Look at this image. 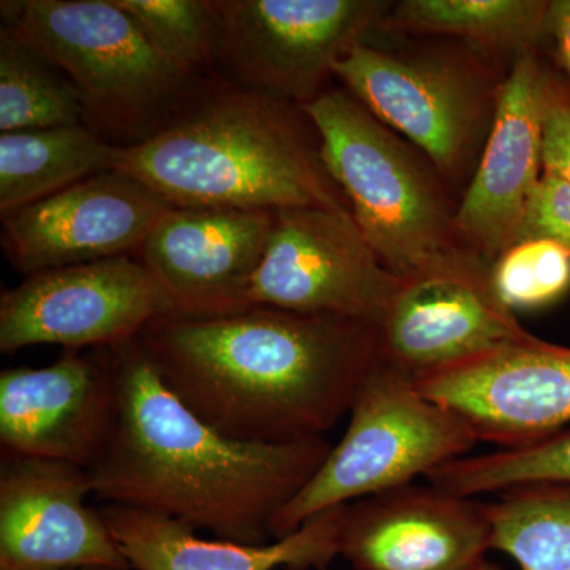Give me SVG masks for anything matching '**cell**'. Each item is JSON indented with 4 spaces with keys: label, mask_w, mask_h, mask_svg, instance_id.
I'll return each instance as SVG.
<instances>
[{
    "label": "cell",
    "mask_w": 570,
    "mask_h": 570,
    "mask_svg": "<svg viewBox=\"0 0 570 570\" xmlns=\"http://www.w3.org/2000/svg\"><path fill=\"white\" fill-rule=\"evenodd\" d=\"M330 178L390 272L407 277L472 254L456 235L448 183L422 153L374 118L346 89L302 107Z\"/></svg>",
    "instance_id": "277c9868"
},
{
    "label": "cell",
    "mask_w": 570,
    "mask_h": 570,
    "mask_svg": "<svg viewBox=\"0 0 570 570\" xmlns=\"http://www.w3.org/2000/svg\"><path fill=\"white\" fill-rule=\"evenodd\" d=\"M530 335L494 294L490 265L474 254L403 277L379 325L382 362L415 382Z\"/></svg>",
    "instance_id": "8fae6325"
},
{
    "label": "cell",
    "mask_w": 570,
    "mask_h": 570,
    "mask_svg": "<svg viewBox=\"0 0 570 570\" xmlns=\"http://www.w3.org/2000/svg\"><path fill=\"white\" fill-rule=\"evenodd\" d=\"M75 570H132V569H116V568H82Z\"/></svg>",
    "instance_id": "4dcf8cb0"
},
{
    "label": "cell",
    "mask_w": 570,
    "mask_h": 570,
    "mask_svg": "<svg viewBox=\"0 0 570 570\" xmlns=\"http://www.w3.org/2000/svg\"><path fill=\"white\" fill-rule=\"evenodd\" d=\"M3 28L80 91L85 124L124 146L156 134L195 88L116 0H7Z\"/></svg>",
    "instance_id": "5b68a950"
},
{
    "label": "cell",
    "mask_w": 570,
    "mask_h": 570,
    "mask_svg": "<svg viewBox=\"0 0 570 570\" xmlns=\"http://www.w3.org/2000/svg\"><path fill=\"white\" fill-rule=\"evenodd\" d=\"M122 151L88 126L0 134V214L118 170Z\"/></svg>",
    "instance_id": "ffe728a7"
},
{
    "label": "cell",
    "mask_w": 570,
    "mask_h": 570,
    "mask_svg": "<svg viewBox=\"0 0 570 570\" xmlns=\"http://www.w3.org/2000/svg\"><path fill=\"white\" fill-rule=\"evenodd\" d=\"M170 296L137 255L24 276L0 298V351L39 344L69 351L108 348L175 316Z\"/></svg>",
    "instance_id": "9c48e42d"
},
{
    "label": "cell",
    "mask_w": 570,
    "mask_h": 570,
    "mask_svg": "<svg viewBox=\"0 0 570 570\" xmlns=\"http://www.w3.org/2000/svg\"><path fill=\"white\" fill-rule=\"evenodd\" d=\"M419 389L499 449L534 444L570 425V347L530 335L444 373Z\"/></svg>",
    "instance_id": "9a60e30c"
},
{
    "label": "cell",
    "mask_w": 570,
    "mask_h": 570,
    "mask_svg": "<svg viewBox=\"0 0 570 570\" xmlns=\"http://www.w3.org/2000/svg\"><path fill=\"white\" fill-rule=\"evenodd\" d=\"M348 414L340 444L273 520L272 539L292 534L328 510L411 485L479 444L466 420L382 360Z\"/></svg>",
    "instance_id": "8992f818"
},
{
    "label": "cell",
    "mask_w": 570,
    "mask_h": 570,
    "mask_svg": "<svg viewBox=\"0 0 570 570\" xmlns=\"http://www.w3.org/2000/svg\"><path fill=\"white\" fill-rule=\"evenodd\" d=\"M428 483L464 498L532 483L570 485V430L515 449L461 456L428 474Z\"/></svg>",
    "instance_id": "cb8c5ba5"
},
{
    "label": "cell",
    "mask_w": 570,
    "mask_h": 570,
    "mask_svg": "<svg viewBox=\"0 0 570 570\" xmlns=\"http://www.w3.org/2000/svg\"><path fill=\"white\" fill-rule=\"evenodd\" d=\"M490 279L513 313L550 306L570 291V254L546 239L517 243L490 265Z\"/></svg>",
    "instance_id": "484cf974"
},
{
    "label": "cell",
    "mask_w": 570,
    "mask_h": 570,
    "mask_svg": "<svg viewBox=\"0 0 570 570\" xmlns=\"http://www.w3.org/2000/svg\"><path fill=\"white\" fill-rule=\"evenodd\" d=\"M335 77L374 118L414 145L448 186L482 153L501 89L485 63L442 50L355 45Z\"/></svg>",
    "instance_id": "52a82bcc"
},
{
    "label": "cell",
    "mask_w": 570,
    "mask_h": 570,
    "mask_svg": "<svg viewBox=\"0 0 570 570\" xmlns=\"http://www.w3.org/2000/svg\"><path fill=\"white\" fill-rule=\"evenodd\" d=\"M546 239L570 254V181L543 174L532 194L517 243Z\"/></svg>",
    "instance_id": "4316f807"
},
{
    "label": "cell",
    "mask_w": 570,
    "mask_h": 570,
    "mask_svg": "<svg viewBox=\"0 0 570 570\" xmlns=\"http://www.w3.org/2000/svg\"><path fill=\"white\" fill-rule=\"evenodd\" d=\"M543 43L550 45L554 61L570 85V0H549Z\"/></svg>",
    "instance_id": "f1b7e54d"
},
{
    "label": "cell",
    "mask_w": 570,
    "mask_h": 570,
    "mask_svg": "<svg viewBox=\"0 0 570 570\" xmlns=\"http://www.w3.org/2000/svg\"><path fill=\"white\" fill-rule=\"evenodd\" d=\"M543 174L570 181V85L558 73L543 121Z\"/></svg>",
    "instance_id": "83f0119b"
},
{
    "label": "cell",
    "mask_w": 570,
    "mask_h": 570,
    "mask_svg": "<svg viewBox=\"0 0 570 570\" xmlns=\"http://www.w3.org/2000/svg\"><path fill=\"white\" fill-rule=\"evenodd\" d=\"M549 0H403L379 28L452 37L479 50L521 52L543 45Z\"/></svg>",
    "instance_id": "44dd1931"
},
{
    "label": "cell",
    "mask_w": 570,
    "mask_h": 570,
    "mask_svg": "<svg viewBox=\"0 0 570 570\" xmlns=\"http://www.w3.org/2000/svg\"><path fill=\"white\" fill-rule=\"evenodd\" d=\"M118 419L88 469L94 497L208 531L230 542H269L273 520L324 463L325 438L255 444L225 436L165 384L140 341L108 347Z\"/></svg>",
    "instance_id": "7a4b0ae2"
},
{
    "label": "cell",
    "mask_w": 570,
    "mask_h": 570,
    "mask_svg": "<svg viewBox=\"0 0 570 570\" xmlns=\"http://www.w3.org/2000/svg\"><path fill=\"white\" fill-rule=\"evenodd\" d=\"M138 341L194 414L255 444L324 438L381 362L377 326L272 306L157 317Z\"/></svg>",
    "instance_id": "6da1fadb"
},
{
    "label": "cell",
    "mask_w": 570,
    "mask_h": 570,
    "mask_svg": "<svg viewBox=\"0 0 570 570\" xmlns=\"http://www.w3.org/2000/svg\"><path fill=\"white\" fill-rule=\"evenodd\" d=\"M116 419L118 382L108 348H67L51 365L0 373L3 459L89 469L107 449Z\"/></svg>",
    "instance_id": "4fadbf2b"
},
{
    "label": "cell",
    "mask_w": 570,
    "mask_h": 570,
    "mask_svg": "<svg viewBox=\"0 0 570 570\" xmlns=\"http://www.w3.org/2000/svg\"><path fill=\"white\" fill-rule=\"evenodd\" d=\"M105 520L132 570H283L328 568L340 557L347 505L258 546L209 540L179 521L107 504Z\"/></svg>",
    "instance_id": "d6986e66"
},
{
    "label": "cell",
    "mask_w": 570,
    "mask_h": 570,
    "mask_svg": "<svg viewBox=\"0 0 570 570\" xmlns=\"http://www.w3.org/2000/svg\"><path fill=\"white\" fill-rule=\"evenodd\" d=\"M86 126L80 91L50 59L0 29V132Z\"/></svg>",
    "instance_id": "603a6c76"
},
{
    "label": "cell",
    "mask_w": 570,
    "mask_h": 570,
    "mask_svg": "<svg viewBox=\"0 0 570 570\" xmlns=\"http://www.w3.org/2000/svg\"><path fill=\"white\" fill-rule=\"evenodd\" d=\"M558 71L539 48L521 52L502 80L493 124L456 206L461 246L491 265L517 245L521 220L543 175V121Z\"/></svg>",
    "instance_id": "7c38bea8"
},
{
    "label": "cell",
    "mask_w": 570,
    "mask_h": 570,
    "mask_svg": "<svg viewBox=\"0 0 570 570\" xmlns=\"http://www.w3.org/2000/svg\"><path fill=\"white\" fill-rule=\"evenodd\" d=\"M216 61L234 85L298 105L313 102L355 45L379 28L382 0H209Z\"/></svg>",
    "instance_id": "ba28073f"
},
{
    "label": "cell",
    "mask_w": 570,
    "mask_h": 570,
    "mask_svg": "<svg viewBox=\"0 0 570 570\" xmlns=\"http://www.w3.org/2000/svg\"><path fill=\"white\" fill-rule=\"evenodd\" d=\"M148 186L122 174L92 176L2 217V249L21 275L137 255L168 209Z\"/></svg>",
    "instance_id": "5bb4252c"
},
{
    "label": "cell",
    "mask_w": 570,
    "mask_h": 570,
    "mask_svg": "<svg viewBox=\"0 0 570 570\" xmlns=\"http://www.w3.org/2000/svg\"><path fill=\"white\" fill-rule=\"evenodd\" d=\"M493 550L521 570H570V485L532 483L487 502Z\"/></svg>",
    "instance_id": "7402d4cb"
},
{
    "label": "cell",
    "mask_w": 570,
    "mask_h": 570,
    "mask_svg": "<svg viewBox=\"0 0 570 570\" xmlns=\"http://www.w3.org/2000/svg\"><path fill=\"white\" fill-rule=\"evenodd\" d=\"M91 494L88 469L2 459L0 570L130 569Z\"/></svg>",
    "instance_id": "2e32d148"
},
{
    "label": "cell",
    "mask_w": 570,
    "mask_h": 570,
    "mask_svg": "<svg viewBox=\"0 0 570 570\" xmlns=\"http://www.w3.org/2000/svg\"><path fill=\"white\" fill-rule=\"evenodd\" d=\"M306 119L294 104L242 86L195 89L156 134L124 146L118 171L174 208L351 213Z\"/></svg>",
    "instance_id": "3957f363"
},
{
    "label": "cell",
    "mask_w": 570,
    "mask_h": 570,
    "mask_svg": "<svg viewBox=\"0 0 570 570\" xmlns=\"http://www.w3.org/2000/svg\"><path fill=\"white\" fill-rule=\"evenodd\" d=\"M275 220L257 209L170 208L137 257L163 284L175 316L236 313L253 306L247 292Z\"/></svg>",
    "instance_id": "e0dca14e"
},
{
    "label": "cell",
    "mask_w": 570,
    "mask_h": 570,
    "mask_svg": "<svg viewBox=\"0 0 570 570\" xmlns=\"http://www.w3.org/2000/svg\"><path fill=\"white\" fill-rule=\"evenodd\" d=\"M490 550L487 504L411 483L347 505L340 557L352 570H461Z\"/></svg>",
    "instance_id": "ac0fdd59"
},
{
    "label": "cell",
    "mask_w": 570,
    "mask_h": 570,
    "mask_svg": "<svg viewBox=\"0 0 570 570\" xmlns=\"http://www.w3.org/2000/svg\"><path fill=\"white\" fill-rule=\"evenodd\" d=\"M283 570H330L328 568H321V569H299V568H292V569H283Z\"/></svg>",
    "instance_id": "1f68e13d"
},
{
    "label": "cell",
    "mask_w": 570,
    "mask_h": 570,
    "mask_svg": "<svg viewBox=\"0 0 570 570\" xmlns=\"http://www.w3.org/2000/svg\"><path fill=\"white\" fill-rule=\"evenodd\" d=\"M461 570H498L494 568L493 564L487 558H483V560H480L478 562H474V564L468 566V568L461 569Z\"/></svg>",
    "instance_id": "f546056e"
},
{
    "label": "cell",
    "mask_w": 570,
    "mask_h": 570,
    "mask_svg": "<svg viewBox=\"0 0 570 570\" xmlns=\"http://www.w3.org/2000/svg\"><path fill=\"white\" fill-rule=\"evenodd\" d=\"M184 77L216 62L217 24L209 0H116Z\"/></svg>",
    "instance_id": "d4e9b609"
},
{
    "label": "cell",
    "mask_w": 570,
    "mask_h": 570,
    "mask_svg": "<svg viewBox=\"0 0 570 570\" xmlns=\"http://www.w3.org/2000/svg\"><path fill=\"white\" fill-rule=\"evenodd\" d=\"M275 219L247 292L250 305L379 328L403 277L374 253L352 213L291 208L276 212Z\"/></svg>",
    "instance_id": "30bf717a"
}]
</instances>
